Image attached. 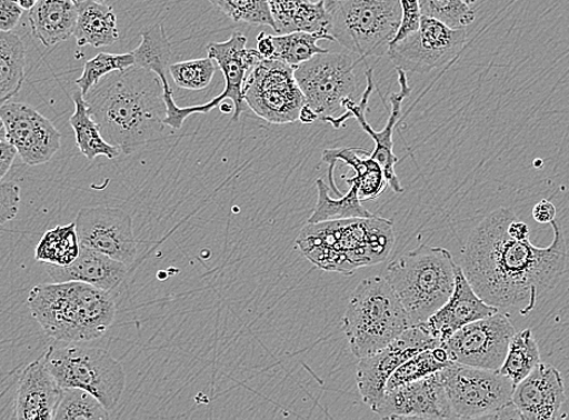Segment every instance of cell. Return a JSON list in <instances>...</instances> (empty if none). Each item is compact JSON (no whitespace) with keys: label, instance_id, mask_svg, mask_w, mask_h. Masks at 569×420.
Returning a JSON list of instances; mask_svg holds the SVG:
<instances>
[{"label":"cell","instance_id":"obj_1","mask_svg":"<svg viewBox=\"0 0 569 420\" xmlns=\"http://www.w3.org/2000/svg\"><path fill=\"white\" fill-rule=\"evenodd\" d=\"M515 217L508 208L487 216L469 236L460 267L486 303L498 309L519 308L526 316L538 297L557 288L563 277L567 243L558 219L550 223L553 240L548 248L535 247L530 238H511L508 224Z\"/></svg>","mask_w":569,"mask_h":420},{"label":"cell","instance_id":"obj_2","mask_svg":"<svg viewBox=\"0 0 569 420\" xmlns=\"http://www.w3.org/2000/svg\"><path fill=\"white\" fill-rule=\"evenodd\" d=\"M159 77L138 66L103 77L84 97L107 142L131 154L166 134L167 106Z\"/></svg>","mask_w":569,"mask_h":420},{"label":"cell","instance_id":"obj_3","mask_svg":"<svg viewBox=\"0 0 569 420\" xmlns=\"http://www.w3.org/2000/svg\"><path fill=\"white\" fill-rule=\"evenodd\" d=\"M395 243V224L375 214L308 223L296 240L297 248L311 263L343 276L385 262Z\"/></svg>","mask_w":569,"mask_h":420},{"label":"cell","instance_id":"obj_4","mask_svg":"<svg viewBox=\"0 0 569 420\" xmlns=\"http://www.w3.org/2000/svg\"><path fill=\"white\" fill-rule=\"evenodd\" d=\"M39 327L58 342H91L114 322L112 292L79 281L37 284L27 298Z\"/></svg>","mask_w":569,"mask_h":420},{"label":"cell","instance_id":"obj_5","mask_svg":"<svg viewBox=\"0 0 569 420\" xmlns=\"http://www.w3.org/2000/svg\"><path fill=\"white\" fill-rule=\"evenodd\" d=\"M458 264L443 248L421 246L389 263L385 278L395 289L412 327L427 321L449 300Z\"/></svg>","mask_w":569,"mask_h":420},{"label":"cell","instance_id":"obj_6","mask_svg":"<svg viewBox=\"0 0 569 420\" xmlns=\"http://www.w3.org/2000/svg\"><path fill=\"white\" fill-rule=\"evenodd\" d=\"M342 328L350 351L361 359L386 348L412 324L388 280L370 277L351 292Z\"/></svg>","mask_w":569,"mask_h":420},{"label":"cell","instance_id":"obj_7","mask_svg":"<svg viewBox=\"0 0 569 420\" xmlns=\"http://www.w3.org/2000/svg\"><path fill=\"white\" fill-rule=\"evenodd\" d=\"M325 8L335 42L362 61L388 53L402 22L400 0H337Z\"/></svg>","mask_w":569,"mask_h":420},{"label":"cell","instance_id":"obj_8","mask_svg":"<svg viewBox=\"0 0 569 420\" xmlns=\"http://www.w3.org/2000/svg\"><path fill=\"white\" fill-rule=\"evenodd\" d=\"M87 343L50 347L44 354L47 368L62 389H84L111 413L124 394L127 373L110 351Z\"/></svg>","mask_w":569,"mask_h":420},{"label":"cell","instance_id":"obj_9","mask_svg":"<svg viewBox=\"0 0 569 420\" xmlns=\"http://www.w3.org/2000/svg\"><path fill=\"white\" fill-rule=\"evenodd\" d=\"M440 374L456 419L503 418L506 412L517 411L515 384L499 371L451 361Z\"/></svg>","mask_w":569,"mask_h":420},{"label":"cell","instance_id":"obj_10","mask_svg":"<svg viewBox=\"0 0 569 420\" xmlns=\"http://www.w3.org/2000/svg\"><path fill=\"white\" fill-rule=\"evenodd\" d=\"M363 62L353 53H318L295 67V78L300 86L306 104L320 120L337 118L348 100H356L359 92L357 67ZM342 113V114H343Z\"/></svg>","mask_w":569,"mask_h":420},{"label":"cell","instance_id":"obj_11","mask_svg":"<svg viewBox=\"0 0 569 420\" xmlns=\"http://www.w3.org/2000/svg\"><path fill=\"white\" fill-rule=\"evenodd\" d=\"M248 38L240 33L230 37L227 42L211 43L208 47L211 58L222 71L226 88L219 97L206 104L179 107L173 100L171 87L162 88L167 116L164 124L172 130H180L187 118L194 114H208L219 107L224 100H232L236 104L233 120H239L243 111L242 87L253 69L262 60L257 49H247Z\"/></svg>","mask_w":569,"mask_h":420},{"label":"cell","instance_id":"obj_12","mask_svg":"<svg viewBox=\"0 0 569 420\" xmlns=\"http://www.w3.org/2000/svg\"><path fill=\"white\" fill-rule=\"evenodd\" d=\"M242 99L256 116L276 126L296 123L306 104L293 67L264 59L250 71Z\"/></svg>","mask_w":569,"mask_h":420},{"label":"cell","instance_id":"obj_13","mask_svg":"<svg viewBox=\"0 0 569 420\" xmlns=\"http://www.w3.org/2000/svg\"><path fill=\"white\" fill-rule=\"evenodd\" d=\"M466 42V29L455 30L438 20L421 17L418 30L391 44L388 56L397 70L429 73L452 62Z\"/></svg>","mask_w":569,"mask_h":420},{"label":"cell","instance_id":"obj_14","mask_svg":"<svg viewBox=\"0 0 569 420\" xmlns=\"http://www.w3.org/2000/svg\"><path fill=\"white\" fill-rule=\"evenodd\" d=\"M515 333L517 330L510 318L497 311L493 316L466 324L441 346L453 362L499 371Z\"/></svg>","mask_w":569,"mask_h":420},{"label":"cell","instance_id":"obj_15","mask_svg":"<svg viewBox=\"0 0 569 420\" xmlns=\"http://www.w3.org/2000/svg\"><path fill=\"white\" fill-rule=\"evenodd\" d=\"M397 71L400 90L392 93L390 97L391 110L382 131H376L369 124L368 119H366V112H368L369 101L373 92V69H369L368 72H366L368 87H366L362 92L361 102L358 104L356 100H348L345 103V113L340 117L329 119L327 123L331 124L335 129H341L345 121L355 118L361 129L375 141V149L372 152H369V156L382 167L388 184L392 191L401 194L403 193V188L396 171L399 158L395 153V140H392V134H395L396 127L401 117L402 103L410 97L411 87L409 84L408 73L402 70Z\"/></svg>","mask_w":569,"mask_h":420},{"label":"cell","instance_id":"obj_16","mask_svg":"<svg viewBox=\"0 0 569 420\" xmlns=\"http://www.w3.org/2000/svg\"><path fill=\"white\" fill-rule=\"evenodd\" d=\"M80 247L99 251L130 267L138 256L132 217L110 207L83 208L76 220Z\"/></svg>","mask_w":569,"mask_h":420},{"label":"cell","instance_id":"obj_17","mask_svg":"<svg viewBox=\"0 0 569 420\" xmlns=\"http://www.w3.org/2000/svg\"><path fill=\"white\" fill-rule=\"evenodd\" d=\"M438 346L441 344L421 328L412 327L382 350L359 359L357 382L363 402L373 411L386 394L391 374L418 352Z\"/></svg>","mask_w":569,"mask_h":420},{"label":"cell","instance_id":"obj_18","mask_svg":"<svg viewBox=\"0 0 569 420\" xmlns=\"http://www.w3.org/2000/svg\"><path fill=\"white\" fill-rule=\"evenodd\" d=\"M8 142L17 148L26 166L37 167L49 162L61 148V133L51 120L33 107L20 102L0 106Z\"/></svg>","mask_w":569,"mask_h":420},{"label":"cell","instance_id":"obj_19","mask_svg":"<svg viewBox=\"0 0 569 420\" xmlns=\"http://www.w3.org/2000/svg\"><path fill=\"white\" fill-rule=\"evenodd\" d=\"M373 412L385 419H456L440 371L387 390Z\"/></svg>","mask_w":569,"mask_h":420},{"label":"cell","instance_id":"obj_20","mask_svg":"<svg viewBox=\"0 0 569 420\" xmlns=\"http://www.w3.org/2000/svg\"><path fill=\"white\" fill-rule=\"evenodd\" d=\"M497 311L498 308L486 303L472 289L462 267L458 266L455 289L449 300L418 327L442 344L466 324L493 316Z\"/></svg>","mask_w":569,"mask_h":420},{"label":"cell","instance_id":"obj_21","mask_svg":"<svg viewBox=\"0 0 569 420\" xmlns=\"http://www.w3.org/2000/svg\"><path fill=\"white\" fill-rule=\"evenodd\" d=\"M563 378L559 370L545 362L515 386L512 404L520 419H557L566 402Z\"/></svg>","mask_w":569,"mask_h":420},{"label":"cell","instance_id":"obj_22","mask_svg":"<svg viewBox=\"0 0 569 420\" xmlns=\"http://www.w3.org/2000/svg\"><path fill=\"white\" fill-rule=\"evenodd\" d=\"M63 389L47 368L44 356L23 370L13 419L56 420Z\"/></svg>","mask_w":569,"mask_h":420},{"label":"cell","instance_id":"obj_23","mask_svg":"<svg viewBox=\"0 0 569 420\" xmlns=\"http://www.w3.org/2000/svg\"><path fill=\"white\" fill-rule=\"evenodd\" d=\"M48 272L56 282L79 281L113 292L126 280L129 267L110 256L80 247L79 256L72 264L49 266Z\"/></svg>","mask_w":569,"mask_h":420},{"label":"cell","instance_id":"obj_24","mask_svg":"<svg viewBox=\"0 0 569 420\" xmlns=\"http://www.w3.org/2000/svg\"><path fill=\"white\" fill-rule=\"evenodd\" d=\"M79 0H38L30 10L32 34L44 47L58 46L74 33Z\"/></svg>","mask_w":569,"mask_h":420},{"label":"cell","instance_id":"obj_25","mask_svg":"<svg viewBox=\"0 0 569 420\" xmlns=\"http://www.w3.org/2000/svg\"><path fill=\"white\" fill-rule=\"evenodd\" d=\"M322 161L327 164H331V162L337 164L338 161H343L346 166L355 170L353 178H347L343 174L342 179L348 184L357 186L361 201L377 199L386 192L389 186L382 167L369 156V151H363L361 148L325 149Z\"/></svg>","mask_w":569,"mask_h":420},{"label":"cell","instance_id":"obj_26","mask_svg":"<svg viewBox=\"0 0 569 420\" xmlns=\"http://www.w3.org/2000/svg\"><path fill=\"white\" fill-rule=\"evenodd\" d=\"M274 32H323L330 34V16L323 2L313 4L307 0H269Z\"/></svg>","mask_w":569,"mask_h":420},{"label":"cell","instance_id":"obj_27","mask_svg":"<svg viewBox=\"0 0 569 420\" xmlns=\"http://www.w3.org/2000/svg\"><path fill=\"white\" fill-rule=\"evenodd\" d=\"M73 37L79 47H112L119 39L112 7L97 0H80Z\"/></svg>","mask_w":569,"mask_h":420},{"label":"cell","instance_id":"obj_28","mask_svg":"<svg viewBox=\"0 0 569 420\" xmlns=\"http://www.w3.org/2000/svg\"><path fill=\"white\" fill-rule=\"evenodd\" d=\"M73 102L76 111L70 119V124L76 133V143L80 153L89 160L101 156L107 159L119 157L121 149L104 140L99 124L89 112L83 93L76 91Z\"/></svg>","mask_w":569,"mask_h":420},{"label":"cell","instance_id":"obj_29","mask_svg":"<svg viewBox=\"0 0 569 420\" xmlns=\"http://www.w3.org/2000/svg\"><path fill=\"white\" fill-rule=\"evenodd\" d=\"M349 187L347 194L341 197L333 196L332 198L330 187L319 179L317 181V206L313 213L309 217L308 223L372 217L373 214L362 207L357 186L349 184Z\"/></svg>","mask_w":569,"mask_h":420},{"label":"cell","instance_id":"obj_30","mask_svg":"<svg viewBox=\"0 0 569 420\" xmlns=\"http://www.w3.org/2000/svg\"><path fill=\"white\" fill-rule=\"evenodd\" d=\"M141 37V44L131 51L134 66L156 73L161 81L168 80L172 52L164 24L144 27Z\"/></svg>","mask_w":569,"mask_h":420},{"label":"cell","instance_id":"obj_31","mask_svg":"<svg viewBox=\"0 0 569 420\" xmlns=\"http://www.w3.org/2000/svg\"><path fill=\"white\" fill-rule=\"evenodd\" d=\"M24 48L20 37L0 32V106L20 91L24 80Z\"/></svg>","mask_w":569,"mask_h":420},{"label":"cell","instance_id":"obj_32","mask_svg":"<svg viewBox=\"0 0 569 420\" xmlns=\"http://www.w3.org/2000/svg\"><path fill=\"white\" fill-rule=\"evenodd\" d=\"M80 252L76 222L48 230L36 248V261L47 266L69 267Z\"/></svg>","mask_w":569,"mask_h":420},{"label":"cell","instance_id":"obj_33","mask_svg":"<svg viewBox=\"0 0 569 420\" xmlns=\"http://www.w3.org/2000/svg\"><path fill=\"white\" fill-rule=\"evenodd\" d=\"M274 52L270 60L281 61L290 66L297 67L309 61L318 53L328 52L330 50L319 47L320 40L335 39L329 33L323 32H292L287 34L272 36Z\"/></svg>","mask_w":569,"mask_h":420},{"label":"cell","instance_id":"obj_34","mask_svg":"<svg viewBox=\"0 0 569 420\" xmlns=\"http://www.w3.org/2000/svg\"><path fill=\"white\" fill-rule=\"evenodd\" d=\"M540 351L531 329L517 332L511 338L509 349L499 373L517 386L540 363Z\"/></svg>","mask_w":569,"mask_h":420},{"label":"cell","instance_id":"obj_35","mask_svg":"<svg viewBox=\"0 0 569 420\" xmlns=\"http://www.w3.org/2000/svg\"><path fill=\"white\" fill-rule=\"evenodd\" d=\"M451 362L449 354L442 346L433 347L403 362L400 368L391 374L387 383V390L419 381L432 373H436Z\"/></svg>","mask_w":569,"mask_h":420},{"label":"cell","instance_id":"obj_36","mask_svg":"<svg viewBox=\"0 0 569 420\" xmlns=\"http://www.w3.org/2000/svg\"><path fill=\"white\" fill-rule=\"evenodd\" d=\"M110 412L91 392L79 388H66L56 414V420H101Z\"/></svg>","mask_w":569,"mask_h":420},{"label":"cell","instance_id":"obj_37","mask_svg":"<svg viewBox=\"0 0 569 420\" xmlns=\"http://www.w3.org/2000/svg\"><path fill=\"white\" fill-rule=\"evenodd\" d=\"M134 66L132 53L100 52L84 64L83 74L76 80V84L83 97L99 83V81L113 72L124 71Z\"/></svg>","mask_w":569,"mask_h":420},{"label":"cell","instance_id":"obj_38","mask_svg":"<svg viewBox=\"0 0 569 420\" xmlns=\"http://www.w3.org/2000/svg\"><path fill=\"white\" fill-rule=\"evenodd\" d=\"M421 17L438 20L451 29H466L476 21L473 11L463 0H418Z\"/></svg>","mask_w":569,"mask_h":420},{"label":"cell","instance_id":"obj_39","mask_svg":"<svg viewBox=\"0 0 569 420\" xmlns=\"http://www.w3.org/2000/svg\"><path fill=\"white\" fill-rule=\"evenodd\" d=\"M217 67L211 58L189 60L170 64L169 74L179 88L201 91L211 84Z\"/></svg>","mask_w":569,"mask_h":420},{"label":"cell","instance_id":"obj_40","mask_svg":"<svg viewBox=\"0 0 569 420\" xmlns=\"http://www.w3.org/2000/svg\"><path fill=\"white\" fill-rule=\"evenodd\" d=\"M210 2L234 22L268 26L274 30L269 0H210Z\"/></svg>","mask_w":569,"mask_h":420},{"label":"cell","instance_id":"obj_41","mask_svg":"<svg viewBox=\"0 0 569 420\" xmlns=\"http://www.w3.org/2000/svg\"><path fill=\"white\" fill-rule=\"evenodd\" d=\"M21 201V188L16 183H0V226L18 216Z\"/></svg>","mask_w":569,"mask_h":420},{"label":"cell","instance_id":"obj_42","mask_svg":"<svg viewBox=\"0 0 569 420\" xmlns=\"http://www.w3.org/2000/svg\"><path fill=\"white\" fill-rule=\"evenodd\" d=\"M400 4L402 8V22L400 30L391 44L398 43L399 40L403 39L406 36L417 31L419 22H421V12H419L418 0H400Z\"/></svg>","mask_w":569,"mask_h":420},{"label":"cell","instance_id":"obj_43","mask_svg":"<svg viewBox=\"0 0 569 420\" xmlns=\"http://www.w3.org/2000/svg\"><path fill=\"white\" fill-rule=\"evenodd\" d=\"M23 9L18 0H0V32L16 30L22 18Z\"/></svg>","mask_w":569,"mask_h":420},{"label":"cell","instance_id":"obj_44","mask_svg":"<svg viewBox=\"0 0 569 420\" xmlns=\"http://www.w3.org/2000/svg\"><path fill=\"white\" fill-rule=\"evenodd\" d=\"M532 214L536 222L540 224H549L552 221L557 220L558 211L551 201L543 199L537 202V204L533 208Z\"/></svg>","mask_w":569,"mask_h":420},{"label":"cell","instance_id":"obj_45","mask_svg":"<svg viewBox=\"0 0 569 420\" xmlns=\"http://www.w3.org/2000/svg\"><path fill=\"white\" fill-rule=\"evenodd\" d=\"M17 156V148L11 143L8 141L0 143V183H2L7 173L10 171L13 164V160H16Z\"/></svg>","mask_w":569,"mask_h":420},{"label":"cell","instance_id":"obj_46","mask_svg":"<svg viewBox=\"0 0 569 420\" xmlns=\"http://www.w3.org/2000/svg\"><path fill=\"white\" fill-rule=\"evenodd\" d=\"M508 234L517 240H525L530 237V228L523 222L517 220L515 217L508 224Z\"/></svg>","mask_w":569,"mask_h":420},{"label":"cell","instance_id":"obj_47","mask_svg":"<svg viewBox=\"0 0 569 420\" xmlns=\"http://www.w3.org/2000/svg\"><path fill=\"white\" fill-rule=\"evenodd\" d=\"M318 119V114L309 106L305 104L298 120L302 121L303 124H313Z\"/></svg>","mask_w":569,"mask_h":420},{"label":"cell","instance_id":"obj_48","mask_svg":"<svg viewBox=\"0 0 569 420\" xmlns=\"http://www.w3.org/2000/svg\"><path fill=\"white\" fill-rule=\"evenodd\" d=\"M220 110L223 114H234L236 113V104L232 100H224L220 106Z\"/></svg>","mask_w":569,"mask_h":420},{"label":"cell","instance_id":"obj_49","mask_svg":"<svg viewBox=\"0 0 569 420\" xmlns=\"http://www.w3.org/2000/svg\"><path fill=\"white\" fill-rule=\"evenodd\" d=\"M20 7L23 10H31L38 2V0H18Z\"/></svg>","mask_w":569,"mask_h":420},{"label":"cell","instance_id":"obj_50","mask_svg":"<svg viewBox=\"0 0 569 420\" xmlns=\"http://www.w3.org/2000/svg\"><path fill=\"white\" fill-rule=\"evenodd\" d=\"M7 141H8L7 128L4 124V120L2 119V117H0V143L7 142Z\"/></svg>","mask_w":569,"mask_h":420},{"label":"cell","instance_id":"obj_51","mask_svg":"<svg viewBox=\"0 0 569 420\" xmlns=\"http://www.w3.org/2000/svg\"><path fill=\"white\" fill-rule=\"evenodd\" d=\"M463 2L466 4H468L469 7H471L472 4H476L478 2V0H463Z\"/></svg>","mask_w":569,"mask_h":420},{"label":"cell","instance_id":"obj_52","mask_svg":"<svg viewBox=\"0 0 569 420\" xmlns=\"http://www.w3.org/2000/svg\"><path fill=\"white\" fill-rule=\"evenodd\" d=\"M307 2L317 4V3L323 2V0H307Z\"/></svg>","mask_w":569,"mask_h":420},{"label":"cell","instance_id":"obj_53","mask_svg":"<svg viewBox=\"0 0 569 420\" xmlns=\"http://www.w3.org/2000/svg\"><path fill=\"white\" fill-rule=\"evenodd\" d=\"M79 2H80V0H79ZM97 2L103 3V2H106V0H97Z\"/></svg>","mask_w":569,"mask_h":420},{"label":"cell","instance_id":"obj_54","mask_svg":"<svg viewBox=\"0 0 569 420\" xmlns=\"http://www.w3.org/2000/svg\"><path fill=\"white\" fill-rule=\"evenodd\" d=\"M336 2H337V0H336ZM333 3H335V2H333ZM331 4H332V3H331ZM329 6H330V4H329ZM325 7H328V6H325Z\"/></svg>","mask_w":569,"mask_h":420}]
</instances>
